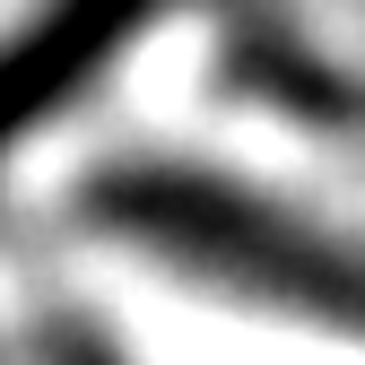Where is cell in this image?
<instances>
[{"instance_id": "obj_1", "label": "cell", "mask_w": 365, "mask_h": 365, "mask_svg": "<svg viewBox=\"0 0 365 365\" xmlns=\"http://www.w3.org/2000/svg\"><path fill=\"white\" fill-rule=\"evenodd\" d=\"M78 209L113 244L174 261L209 287H235V296H261V304L313 313V322L365 331V252L322 235V226H304L296 209L244 192V182L192 174L174 157H122L78 192Z\"/></svg>"}, {"instance_id": "obj_2", "label": "cell", "mask_w": 365, "mask_h": 365, "mask_svg": "<svg viewBox=\"0 0 365 365\" xmlns=\"http://www.w3.org/2000/svg\"><path fill=\"white\" fill-rule=\"evenodd\" d=\"M165 0H35L0 43V157L35 140L87 78H105L113 53L140 35Z\"/></svg>"}, {"instance_id": "obj_3", "label": "cell", "mask_w": 365, "mask_h": 365, "mask_svg": "<svg viewBox=\"0 0 365 365\" xmlns=\"http://www.w3.org/2000/svg\"><path fill=\"white\" fill-rule=\"evenodd\" d=\"M43 365H122V356H113V348H105L96 331H78V322H61L53 339H43Z\"/></svg>"}]
</instances>
